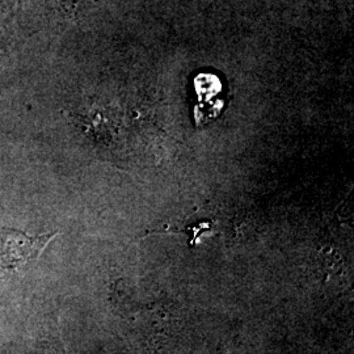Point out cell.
I'll list each match as a JSON object with an SVG mask.
<instances>
[{
    "instance_id": "cell-3",
    "label": "cell",
    "mask_w": 354,
    "mask_h": 354,
    "mask_svg": "<svg viewBox=\"0 0 354 354\" xmlns=\"http://www.w3.org/2000/svg\"><path fill=\"white\" fill-rule=\"evenodd\" d=\"M0 50H1V32H0Z\"/></svg>"
},
{
    "instance_id": "cell-1",
    "label": "cell",
    "mask_w": 354,
    "mask_h": 354,
    "mask_svg": "<svg viewBox=\"0 0 354 354\" xmlns=\"http://www.w3.org/2000/svg\"><path fill=\"white\" fill-rule=\"evenodd\" d=\"M58 232L30 235L15 228L0 227V277L37 261Z\"/></svg>"
},
{
    "instance_id": "cell-2",
    "label": "cell",
    "mask_w": 354,
    "mask_h": 354,
    "mask_svg": "<svg viewBox=\"0 0 354 354\" xmlns=\"http://www.w3.org/2000/svg\"><path fill=\"white\" fill-rule=\"evenodd\" d=\"M58 4H59V7H62V8H70V10H73L74 7H75V3H77V0H55Z\"/></svg>"
}]
</instances>
